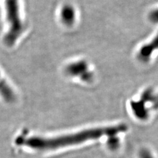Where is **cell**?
<instances>
[{
	"instance_id": "277c9868",
	"label": "cell",
	"mask_w": 158,
	"mask_h": 158,
	"mask_svg": "<svg viewBox=\"0 0 158 158\" xmlns=\"http://www.w3.org/2000/svg\"><path fill=\"white\" fill-rule=\"evenodd\" d=\"M150 19L154 23H158V9L151 12L150 14Z\"/></svg>"
},
{
	"instance_id": "6da1fadb",
	"label": "cell",
	"mask_w": 158,
	"mask_h": 158,
	"mask_svg": "<svg viewBox=\"0 0 158 158\" xmlns=\"http://www.w3.org/2000/svg\"><path fill=\"white\" fill-rule=\"evenodd\" d=\"M19 6L18 0H6V15L10 25V30L5 38V42L8 45H13L23 33V25Z\"/></svg>"
},
{
	"instance_id": "7a4b0ae2",
	"label": "cell",
	"mask_w": 158,
	"mask_h": 158,
	"mask_svg": "<svg viewBox=\"0 0 158 158\" xmlns=\"http://www.w3.org/2000/svg\"><path fill=\"white\" fill-rule=\"evenodd\" d=\"M0 96L7 102L11 103L16 99L15 94L5 79L0 74Z\"/></svg>"
},
{
	"instance_id": "5b68a950",
	"label": "cell",
	"mask_w": 158,
	"mask_h": 158,
	"mask_svg": "<svg viewBox=\"0 0 158 158\" xmlns=\"http://www.w3.org/2000/svg\"><path fill=\"white\" fill-rule=\"evenodd\" d=\"M142 158H153L152 156L148 152H143L142 153Z\"/></svg>"
},
{
	"instance_id": "3957f363",
	"label": "cell",
	"mask_w": 158,
	"mask_h": 158,
	"mask_svg": "<svg viewBox=\"0 0 158 158\" xmlns=\"http://www.w3.org/2000/svg\"><path fill=\"white\" fill-rule=\"evenodd\" d=\"M158 49V35L150 44L142 47L140 51V58L143 60H147L149 59L153 51Z\"/></svg>"
}]
</instances>
